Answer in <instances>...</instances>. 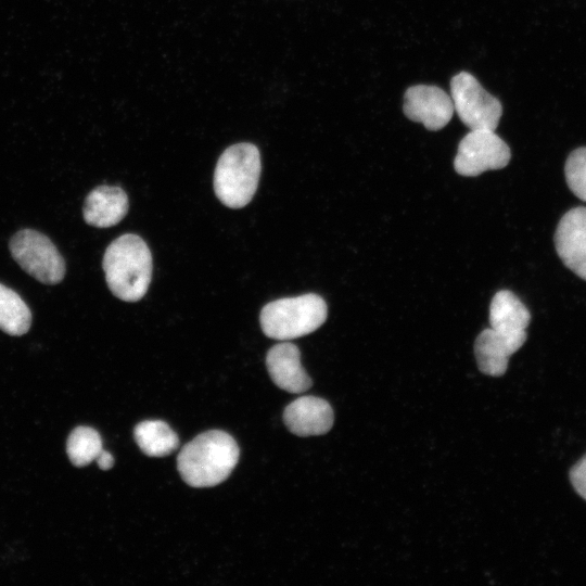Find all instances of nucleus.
<instances>
[{"mask_svg": "<svg viewBox=\"0 0 586 586\" xmlns=\"http://www.w3.org/2000/svg\"><path fill=\"white\" fill-rule=\"evenodd\" d=\"M526 331H501L494 328L483 330L474 343V354L479 369L484 374L500 377L508 368V361L526 341Z\"/></svg>", "mask_w": 586, "mask_h": 586, "instance_id": "1a4fd4ad", "label": "nucleus"}, {"mask_svg": "<svg viewBox=\"0 0 586 586\" xmlns=\"http://www.w3.org/2000/svg\"><path fill=\"white\" fill-rule=\"evenodd\" d=\"M564 174L570 190L586 202V146L578 148L569 155Z\"/></svg>", "mask_w": 586, "mask_h": 586, "instance_id": "a211bd4d", "label": "nucleus"}, {"mask_svg": "<svg viewBox=\"0 0 586 586\" xmlns=\"http://www.w3.org/2000/svg\"><path fill=\"white\" fill-rule=\"evenodd\" d=\"M103 449L99 432L90 426H77L69 434L66 453L75 467H85L97 459Z\"/></svg>", "mask_w": 586, "mask_h": 586, "instance_id": "f3484780", "label": "nucleus"}, {"mask_svg": "<svg viewBox=\"0 0 586 586\" xmlns=\"http://www.w3.org/2000/svg\"><path fill=\"white\" fill-rule=\"evenodd\" d=\"M403 110L410 120L421 123L432 131L444 128L455 111L451 98L443 89L428 85L408 88Z\"/></svg>", "mask_w": 586, "mask_h": 586, "instance_id": "6e6552de", "label": "nucleus"}, {"mask_svg": "<svg viewBox=\"0 0 586 586\" xmlns=\"http://www.w3.org/2000/svg\"><path fill=\"white\" fill-rule=\"evenodd\" d=\"M450 94L454 110L470 130L497 128L502 114L501 103L472 74L460 72L455 75L450 81Z\"/></svg>", "mask_w": 586, "mask_h": 586, "instance_id": "423d86ee", "label": "nucleus"}, {"mask_svg": "<svg viewBox=\"0 0 586 586\" xmlns=\"http://www.w3.org/2000/svg\"><path fill=\"white\" fill-rule=\"evenodd\" d=\"M128 207V196L122 188L99 186L91 190L85 200L84 219L90 226L109 228L126 216Z\"/></svg>", "mask_w": 586, "mask_h": 586, "instance_id": "ddd939ff", "label": "nucleus"}, {"mask_svg": "<svg viewBox=\"0 0 586 586\" xmlns=\"http://www.w3.org/2000/svg\"><path fill=\"white\" fill-rule=\"evenodd\" d=\"M234 438L220 430H212L187 443L177 457L181 479L192 487H212L224 482L239 460Z\"/></svg>", "mask_w": 586, "mask_h": 586, "instance_id": "f257e3e1", "label": "nucleus"}, {"mask_svg": "<svg viewBox=\"0 0 586 586\" xmlns=\"http://www.w3.org/2000/svg\"><path fill=\"white\" fill-rule=\"evenodd\" d=\"M133 437L143 454L150 457H164L179 446L176 432L162 420H145L133 429Z\"/></svg>", "mask_w": 586, "mask_h": 586, "instance_id": "2eb2a0df", "label": "nucleus"}, {"mask_svg": "<svg viewBox=\"0 0 586 586\" xmlns=\"http://www.w3.org/2000/svg\"><path fill=\"white\" fill-rule=\"evenodd\" d=\"M31 324V313L22 297L0 283V330L10 335L25 334Z\"/></svg>", "mask_w": 586, "mask_h": 586, "instance_id": "dca6fc26", "label": "nucleus"}, {"mask_svg": "<svg viewBox=\"0 0 586 586\" xmlns=\"http://www.w3.org/2000/svg\"><path fill=\"white\" fill-rule=\"evenodd\" d=\"M327 315L324 300L308 293L266 304L260 311L259 321L266 336L288 341L314 332L326 321Z\"/></svg>", "mask_w": 586, "mask_h": 586, "instance_id": "20e7f679", "label": "nucleus"}, {"mask_svg": "<svg viewBox=\"0 0 586 586\" xmlns=\"http://www.w3.org/2000/svg\"><path fill=\"white\" fill-rule=\"evenodd\" d=\"M14 260L44 284H56L65 275V262L51 240L33 229L16 232L10 241Z\"/></svg>", "mask_w": 586, "mask_h": 586, "instance_id": "39448f33", "label": "nucleus"}, {"mask_svg": "<svg viewBox=\"0 0 586 586\" xmlns=\"http://www.w3.org/2000/svg\"><path fill=\"white\" fill-rule=\"evenodd\" d=\"M531 321L526 306L508 290L497 292L489 305L491 328L501 331H523Z\"/></svg>", "mask_w": 586, "mask_h": 586, "instance_id": "4468645a", "label": "nucleus"}, {"mask_svg": "<svg viewBox=\"0 0 586 586\" xmlns=\"http://www.w3.org/2000/svg\"><path fill=\"white\" fill-rule=\"evenodd\" d=\"M556 251L563 264L586 280V207L568 211L555 232Z\"/></svg>", "mask_w": 586, "mask_h": 586, "instance_id": "9d476101", "label": "nucleus"}, {"mask_svg": "<svg viewBox=\"0 0 586 586\" xmlns=\"http://www.w3.org/2000/svg\"><path fill=\"white\" fill-rule=\"evenodd\" d=\"M333 420L330 404L316 396H301L290 403L283 412L286 428L302 437L326 434L332 428Z\"/></svg>", "mask_w": 586, "mask_h": 586, "instance_id": "9b49d317", "label": "nucleus"}, {"mask_svg": "<svg viewBox=\"0 0 586 586\" xmlns=\"http://www.w3.org/2000/svg\"><path fill=\"white\" fill-rule=\"evenodd\" d=\"M266 365L273 383L289 393L302 394L313 384L301 364L300 349L292 343L272 346L267 353Z\"/></svg>", "mask_w": 586, "mask_h": 586, "instance_id": "f8f14e48", "label": "nucleus"}, {"mask_svg": "<svg viewBox=\"0 0 586 586\" xmlns=\"http://www.w3.org/2000/svg\"><path fill=\"white\" fill-rule=\"evenodd\" d=\"M95 460L98 462L99 468L102 470H109L114 464L113 456L104 449H102V451L99 454Z\"/></svg>", "mask_w": 586, "mask_h": 586, "instance_id": "aec40b11", "label": "nucleus"}, {"mask_svg": "<svg viewBox=\"0 0 586 586\" xmlns=\"http://www.w3.org/2000/svg\"><path fill=\"white\" fill-rule=\"evenodd\" d=\"M260 169V154L256 145L243 142L229 146L215 168L216 196L230 208L244 207L257 190Z\"/></svg>", "mask_w": 586, "mask_h": 586, "instance_id": "7ed1b4c3", "label": "nucleus"}, {"mask_svg": "<svg viewBox=\"0 0 586 586\" xmlns=\"http://www.w3.org/2000/svg\"><path fill=\"white\" fill-rule=\"evenodd\" d=\"M570 480L575 491L586 500V455L571 469Z\"/></svg>", "mask_w": 586, "mask_h": 586, "instance_id": "6ab92c4d", "label": "nucleus"}, {"mask_svg": "<svg viewBox=\"0 0 586 586\" xmlns=\"http://www.w3.org/2000/svg\"><path fill=\"white\" fill-rule=\"evenodd\" d=\"M510 158V148L495 130L474 129L459 142L454 168L461 176L474 177L486 170L504 168Z\"/></svg>", "mask_w": 586, "mask_h": 586, "instance_id": "0eeeda50", "label": "nucleus"}, {"mask_svg": "<svg viewBox=\"0 0 586 586\" xmlns=\"http://www.w3.org/2000/svg\"><path fill=\"white\" fill-rule=\"evenodd\" d=\"M110 291L125 302L141 300L152 278V255L146 243L136 234L126 233L105 250L102 262Z\"/></svg>", "mask_w": 586, "mask_h": 586, "instance_id": "f03ea898", "label": "nucleus"}]
</instances>
